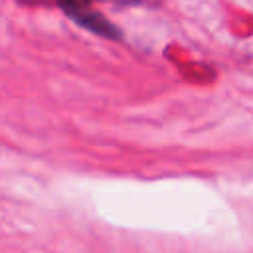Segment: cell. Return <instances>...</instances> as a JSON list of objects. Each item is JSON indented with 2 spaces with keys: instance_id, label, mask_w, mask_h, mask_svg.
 Instances as JSON below:
<instances>
[{
  "instance_id": "1",
  "label": "cell",
  "mask_w": 253,
  "mask_h": 253,
  "mask_svg": "<svg viewBox=\"0 0 253 253\" xmlns=\"http://www.w3.org/2000/svg\"><path fill=\"white\" fill-rule=\"evenodd\" d=\"M91 2H95V0H59V6L73 20H77L81 26H85V28L101 34V36H111L113 34L111 24L89 8Z\"/></svg>"
}]
</instances>
